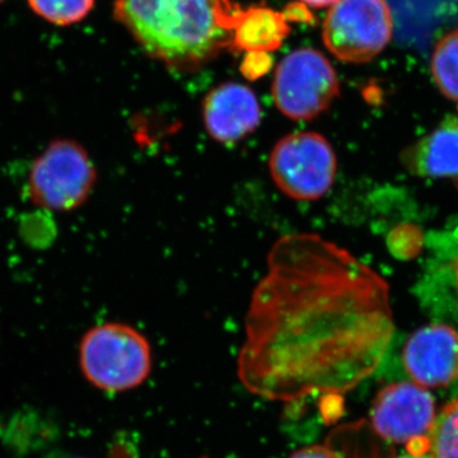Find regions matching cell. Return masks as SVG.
I'll use <instances>...</instances> for the list:
<instances>
[{
	"label": "cell",
	"instance_id": "cell-16",
	"mask_svg": "<svg viewBox=\"0 0 458 458\" xmlns=\"http://www.w3.org/2000/svg\"><path fill=\"white\" fill-rule=\"evenodd\" d=\"M271 64L273 63H271L267 53H247L245 60L241 65V72L247 80L254 81L267 73L270 71Z\"/></svg>",
	"mask_w": 458,
	"mask_h": 458
},
{
	"label": "cell",
	"instance_id": "cell-15",
	"mask_svg": "<svg viewBox=\"0 0 458 458\" xmlns=\"http://www.w3.org/2000/svg\"><path fill=\"white\" fill-rule=\"evenodd\" d=\"M429 452L434 458H458V399L437 415L429 437Z\"/></svg>",
	"mask_w": 458,
	"mask_h": 458
},
{
	"label": "cell",
	"instance_id": "cell-3",
	"mask_svg": "<svg viewBox=\"0 0 458 458\" xmlns=\"http://www.w3.org/2000/svg\"><path fill=\"white\" fill-rule=\"evenodd\" d=\"M80 366L90 385L108 393H123L149 377L152 348L131 325L104 322L90 327L81 339Z\"/></svg>",
	"mask_w": 458,
	"mask_h": 458
},
{
	"label": "cell",
	"instance_id": "cell-10",
	"mask_svg": "<svg viewBox=\"0 0 458 458\" xmlns=\"http://www.w3.org/2000/svg\"><path fill=\"white\" fill-rule=\"evenodd\" d=\"M205 131L213 140L232 146L255 132L261 123V107L254 90L228 82L210 90L203 104Z\"/></svg>",
	"mask_w": 458,
	"mask_h": 458
},
{
	"label": "cell",
	"instance_id": "cell-19",
	"mask_svg": "<svg viewBox=\"0 0 458 458\" xmlns=\"http://www.w3.org/2000/svg\"><path fill=\"white\" fill-rule=\"evenodd\" d=\"M396 458H434V457L432 456V454H430V452H427V454H410V452H408V454H401V456H397Z\"/></svg>",
	"mask_w": 458,
	"mask_h": 458
},
{
	"label": "cell",
	"instance_id": "cell-14",
	"mask_svg": "<svg viewBox=\"0 0 458 458\" xmlns=\"http://www.w3.org/2000/svg\"><path fill=\"white\" fill-rule=\"evenodd\" d=\"M30 9L54 26L68 27L82 22L95 8L96 0H26Z\"/></svg>",
	"mask_w": 458,
	"mask_h": 458
},
{
	"label": "cell",
	"instance_id": "cell-11",
	"mask_svg": "<svg viewBox=\"0 0 458 458\" xmlns=\"http://www.w3.org/2000/svg\"><path fill=\"white\" fill-rule=\"evenodd\" d=\"M406 162L418 176L448 179L458 185V116L448 114L410 148Z\"/></svg>",
	"mask_w": 458,
	"mask_h": 458
},
{
	"label": "cell",
	"instance_id": "cell-17",
	"mask_svg": "<svg viewBox=\"0 0 458 458\" xmlns=\"http://www.w3.org/2000/svg\"><path fill=\"white\" fill-rule=\"evenodd\" d=\"M289 458H345V456L328 445H315L295 451Z\"/></svg>",
	"mask_w": 458,
	"mask_h": 458
},
{
	"label": "cell",
	"instance_id": "cell-1",
	"mask_svg": "<svg viewBox=\"0 0 458 458\" xmlns=\"http://www.w3.org/2000/svg\"><path fill=\"white\" fill-rule=\"evenodd\" d=\"M394 328L378 273L318 233L285 234L252 292L238 378L276 401L348 393L381 364Z\"/></svg>",
	"mask_w": 458,
	"mask_h": 458
},
{
	"label": "cell",
	"instance_id": "cell-2",
	"mask_svg": "<svg viewBox=\"0 0 458 458\" xmlns=\"http://www.w3.org/2000/svg\"><path fill=\"white\" fill-rule=\"evenodd\" d=\"M231 0H114V18L140 49L174 71H194L231 49Z\"/></svg>",
	"mask_w": 458,
	"mask_h": 458
},
{
	"label": "cell",
	"instance_id": "cell-8",
	"mask_svg": "<svg viewBox=\"0 0 458 458\" xmlns=\"http://www.w3.org/2000/svg\"><path fill=\"white\" fill-rule=\"evenodd\" d=\"M433 394L414 382L386 386L377 394L370 421L386 441L408 445L410 454L429 452V437L436 423Z\"/></svg>",
	"mask_w": 458,
	"mask_h": 458
},
{
	"label": "cell",
	"instance_id": "cell-4",
	"mask_svg": "<svg viewBox=\"0 0 458 458\" xmlns=\"http://www.w3.org/2000/svg\"><path fill=\"white\" fill-rule=\"evenodd\" d=\"M98 177V168L87 148L80 141L59 138L33 159L27 177V195L42 212H74L89 201Z\"/></svg>",
	"mask_w": 458,
	"mask_h": 458
},
{
	"label": "cell",
	"instance_id": "cell-18",
	"mask_svg": "<svg viewBox=\"0 0 458 458\" xmlns=\"http://www.w3.org/2000/svg\"><path fill=\"white\" fill-rule=\"evenodd\" d=\"M300 2L313 8H327L335 4L337 0H300Z\"/></svg>",
	"mask_w": 458,
	"mask_h": 458
},
{
	"label": "cell",
	"instance_id": "cell-12",
	"mask_svg": "<svg viewBox=\"0 0 458 458\" xmlns=\"http://www.w3.org/2000/svg\"><path fill=\"white\" fill-rule=\"evenodd\" d=\"M288 22L286 13L267 5L240 9L231 50L267 54L278 50L292 31Z\"/></svg>",
	"mask_w": 458,
	"mask_h": 458
},
{
	"label": "cell",
	"instance_id": "cell-9",
	"mask_svg": "<svg viewBox=\"0 0 458 458\" xmlns=\"http://www.w3.org/2000/svg\"><path fill=\"white\" fill-rule=\"evenodd\" d=\"M403 363L415 385L448 387L458 378V331L443 324L419 328L405 344Z\"/></svg>",
	"mask_w": 458,
	"mask_h": 458
},
{
	"label": "cell",
	"instance_id": "cell-6",
	"mask_svg": "<svg viewBox=\"0 0 458 458\" xmlns=\"http://www.w3.org/2000/svg\"><path fill=\"white\" fill-rule=\"evenodd\" d=\"M394 22L386 0H337L322 26L327 50L340 62L364 64L386 49Z\"/></svg>",
	"mask_w": 458,
	"mask_h": 458
},
{
	"label": "cell",
	"instance_id": "cell-7",
	"mask_svg": "<svg viewBox=\"0 0 458 458\" xmlns=\"http://www.w3.org/2000/svg\"><path fill=\"white\" fill-rule=\"evenodd\" d=\"M274 104L292 120H312L331 106L340 93L339 78L327 56L318 50L292 51L274 75Z\"/></svg>",
	"mask_w": 458,
	"mask_h": 458
},
{
	"label": "cell",
	"instance_id": "cell-20",
	"mask_svg": "<svg viewBox=\"0 0 458 458\" xmlns=\"http://www.w3.org/2000/svg\"><path fill=\"white\" fill-rule=\"evenodd\" d=\"M5 0H0V4H2V3H4Z\"/></svg>",
	"mask_w": 458,
	"mask_h": 458
},
{
	"label": "cell",
	"instance_id": "cell-5",
	"mask_svg": "<svg viewBox=\"0 0 458 458\" xmlns=\"http://www.w3.org/2000/svg\"><path fill=\"white\" fill-rule=\"evenodd\" d=\"M269 171L276 188L286 197L301 201L318 200L335 182V150L318 132H292L271 150Z\"/></svg>",
	"mask_w": 458,
	"mask_h": 458
},
{
	"label": "cell",
	"instance_id": "cell-13",
	"mask_svg": "<svg viewBox=\"0 0 458 458\" xmlns=\"http://www.w3.org/2000/svg\"><path fill=\"white\" fill-rule=\"evenodd\" d=\"M430 71L442 95L458 104V29L445 33L437 42Z\"/></svg>",
	"mask_w": 458,
	"mask_h": 458
}]
</instances>
